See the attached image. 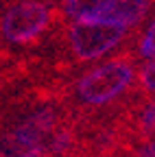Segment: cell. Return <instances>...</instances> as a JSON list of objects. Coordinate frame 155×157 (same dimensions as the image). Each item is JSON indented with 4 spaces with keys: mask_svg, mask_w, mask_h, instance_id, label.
Instances as JSON below:
<instances>
[{
    "mask_svg": "<svg viewBox=\"0 0 155 157\" xmlns=\"http://www.w3.org/2000/svg\"><path fill=\"white\" fill-rule=\"evenodd\" d=\"M138 57L140 52L133 50V42L125 44L122 50L103 61L81 76H68L61 87L64 103L70 111L83 113L85 111H101L105 107L118 109L116 103H129L138 94Z\"/></svg>",
    "mask_w": 155,
    "mask_h": 157,
    "instance_id": "cell-1",
    "label": "cell"
},
{
    "mask_svg": "<svg viewBox=\"0 0 155 157\" xmlns=\"http://www.w3.org/2000/svg\"><path fill=\"white\" fill-rule=\"evenodd\" d=\"M64 20L59 5L46 0H9L0 9V48H37Z\"/></svg>",
    "mask_w": 155,
    "mask_h": 157,
    "instance_id": "cell-2",
    "label": "cell"
},
{
    "mask_svg": "<svg viewBox=\"0 0 155 157\" xmlns=\"http://www.w3.org/2000/svg\"><path fill=\"white\" fill-rule=\"evenodd\" d=\"M155 9V0H107L101 11H96L90 20H103V22H116L129 29H140L144 17Z\"/></svg>",
    "mask_w": 155,
    "mask_h": 157,
    "instance_id": "cell-3",
    "label": "cell"
},
{
    "mask_svg": "<svg viewBox=\"0 0 155 157\" xmlns=\"http://www.w3.org/2000/svg\"><path fill=\"white\" fill-rule=\"evenodd\" d=\"M107 0H59V9L68 20H90Z\"/></svg>",
    "mask_w": 155,
    "mask_h": 157,
    "instance_id": "cell-4",
    "label": "cell"
},
{
    "mask_svg": "<svg viewBox=\"0 0 155 157\" xmlns=\"http://www.w3.org/2000/svg\"><path fill=\"white\" fill-rule=\"evenodd\" d=\"M138 94L140 96H155V55L140 68L138 74Z\"/></svg>",
    "mask_w": 155,
    "mask_h": 157,
    "instance_id": "cell-5",
    "label": "cell"
},
{
    "mask_svg": "<svg viewBox=\"0 0 155 157\" xmlns=\"http://www.w3.org/2000/svg\"><path fill=\"white\" fill-rule=\"evenodd\" d=\"M138 52H140V57H146V59L155 55V17H153V22L149 24V29L140 35Z\"/></svg>",
    "mask_w": 155,
    "mask_h": 157,
    "instance_id": "cell-6",
    "label": "cell"
},
{
    "mask_svg": "<svg viewBox=\"0 0 155 157\" xmlns=\"http://www.w3.org/2000/svg\"><path fill=\"white\" fill-rule=\"evenodd\" d=\"M133 157H155V135L153 137H144V142L135 146Z\"/></svg>",
    "mask_w": 155,
    "mask_h": 157,
    "instance_id": "cell-7",
    "label": "cell"
},
{
    "mask_svg": "<svg viewBox=\"0 0 155 157\" xmlns=\"http://www.w3.org/2000/svg\"><path fill=\"white\" fill-rule=\"evenodd\" d=\"M44 153H46L44 146H37V148H29V151H24L20 155H15V157H44Z\"/></svg>",
    "mask_w": 155,
    "mask_h": 157,
    "instance_id": "cell-8",
    "label": "cell"
}]
</instances>
